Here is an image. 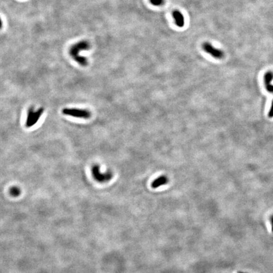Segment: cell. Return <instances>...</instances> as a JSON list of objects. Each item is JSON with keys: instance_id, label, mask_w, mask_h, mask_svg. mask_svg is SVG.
I'll return each mask as SVG.
<instances>
[{"instance_id": "9", "label": "cell", "mask_w": 273, "mask_h": 273, "mask_svg": "<svg viewBox=\"0 0 273 273\" xmlns=\"http://www.w3.org/2000/svg\"><path fill=\"white\" fill-rule=\"evenodd\" d=\"M34 112L35 111H34V108L32 107H31L29 109L27 116V120H26V123H25V127L27 128H30V124L31 120H32V118Z\"/></svg>"}, {"instance_id": "3", "label": "cell", "mask_w": 273, "mask_h": 273, "mask_svg": "<svg viewBox=\"0 0 273 273\" xmlns=\"http://www.w3.org/2000/svg\"><path fill=\"white\" fill-rule=\"evenodd\" d=\"M92 175L94 179L99 183H106L109 181L113 178V173L111 171L101 173L98 165H94L91 169Z\"/></svg>"}, {"instance_id": "14", "label": "cell", "mask_w": 273, "mask_h": 273, "mask_svg": "<svg viewBox=\"0 0 273 273\" xmlns=\"http://www.w3.org/2000/svg\"><path fill=\"white\" fill-rule=\"evenodd\" d=\"M239 273H245V272H239Z\"/></svg>"}, {"instance_id": "13", "label": "cell", "mask_w": 273, "mask_h": 273, "mask_svg": "<svg viewBox=\"0 0 273 273\" xmlns=\"http://www.w3.org/2000/svg\"><path fill=\"white\" fill-rule=\"evenodd\" d=\"M270 222H271V224H272V231L273 232V216H272V218L270 219Z\"/></svg>"}, {"instance_id": "8", "label": "cell", "mask_w": 273, "mask_h": 273, "mask_svg": "<svg viewBox=\"0 0 273 273\" xmlns=\"http://www.w3.org/2000/svg\"><path fill=\"white\" fill-rule=\"evenodd\" d=\"M43 112H44L43 108H41L34 112L32 118V120H31L30 124V127H32V126H34V125H35L37 123L39 120V118L41 117L42 114H43Z\"/></svg>"}, {"instance_id": "11", "label": "cell", "mask_w": 273, "mask_h": 273, "mask_svg": "<svg viewBox=\"0 0 273 273\" xmlns=\"http://www.w3.org/2000/svg\"><path fill=\"white\" fill-rule=\"evenodd\" d=\"M150 2L154 6H161L163 5L165 0H150Z\"/></svg>"}, {"instance_id": "6", "label": "cell", "mask_w": 273, "mask_h": 273, "mask_svg": "<svg viewBox=\"0 0 273 273\" xmlns=\"http://www.w3.org/2000/svg\"><path fill=\"white\" fill-rule=\"evenodd\" d=\"M173 17L175 19L176 25L179 27H183L185 25V18L183 14L178 10L173 12Z\"/></svg>"}, {"instance_id": "10", "label": "cell", "mask_w": 273, "mask_h": 273, "mask_svg": "<svg viewBox=\"0 0 273 273\" xmlns=\"http://www.w3.org/2000/svg\"><path fill=\"white\" fill-rule=\"evenodd\" d=\"M10 192L11 195H12L13 196H15V197L18 196V195L20 193V190L17 186H13L10 190Z\"/></svg>"}, {"instance_id": "12", "label": "cell", "mask_w": 273, "mask_h": 273, "mask_svg": "<svg viewBox=\"0 0 273 273\" xmlns=\"http://www.w3.org/2000/svg\"><path fill=\"white\" fill-rule=\"evenodd\" d=\"M268 116L269 117V118H273V101L272 102L271 107H270V110H269V113H268Z\"/></svg>"}, {"instance_id": "5", "label": "cell", "mask_w": 273, "mask_h": 273, "mask_svg": "<svg viewBox=\"0 0 273 273\" xmlns=\"http://www.w3.org/2000/svg\"><path fill=\"white\" fill-rule=\"evenodd\" d=\"M273 79V73L271 71L267 72L264 76V81L266 89L267 92L273 93V85L271 84V82Z\"/></svg>"}, {"instance_id": "2", "label": "cell", "mask_w": 273, "mask_h": 273, "mask_svg": "<svg viewBox=\"0 0 273 273\" xmlns=\"http://www.w3.org/2000/svg\"><path fill=\"white\" fill-rule=\"evenodd\" d=\"M62 113L66 116L74 117V118L86 120L90 118L91 116V113L89 110L79 108H64L62 110Z\"/></svg>"}, {"instance_id": "1", "label": "cell", "mask_w": 273, "mask_h": 273, "mask_svg": "<svg viewBox=\"0 0 273 273\" xmlns=\"http://www.w3.org/2000/svg\"><path fill=\"white\" fill-rule=\"evenodd\" d=\"M91 48V45L88 41H82L73 45L69 50L70 56L82 66H87L88 65L87 59L80 55V53L89 50Z\"/></svg>"}, {"instance_id": "4", "label": "cell", "mask_w": 273, "mask_h": 273, "mask_svg": "<svg viewBox=\"0 0 273 273\" xmlns=\"http://www.w3.org/2000/svg\"><path fill=\"white\" fill-rule=\"evenodd\" d=\"M202 48L207 53L214 58L222 59L224 56V53L222 50L214 48L209 43H204L202 45Z\"/></svg>"}, {"instance_id": "7", "label": "cell", "mask_w": 273, "mask_h": 273, "mask_svg": "<svg viewBox=\"0 0 273 273\" xmlns=\"http://www.w3.org/2000/svg\"><path fill=\"white\" fill-rule=\"evenodd\" d=\"M168 182V179L166 176L164 175L160 176V177H158V178L152 181L151 184V186L153 188H158L161 186L167 184Z\"/></svg>"}]
</instances>
